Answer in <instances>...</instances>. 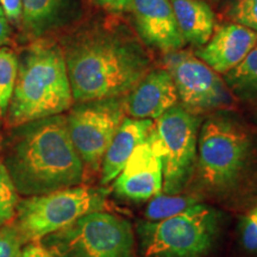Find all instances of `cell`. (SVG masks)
I'll use <instances>...</instances> for the list:
<instances>
[{
	"label": "cell",
	"instance_id": "21",
	"mask_svg": "<svg viewBox=\"0 0 257 257\" xmlns=\"http://www.w3.org/2000/svg\"><path fill=\"white\" fill-rule=\"evenodd\" d=\"M17 189L0 160V227L11 223L19 202Z\"/></svg>",
	"mask_w": 257,
	"mask_h": 257
},
{
	"label": "cell",
	"instance_id": "10",
	"mask_svg": "<svg viewBox=\"0 0 257 257\" xmlns=\"http://www.w3.org/2000/svg\"><path fill=\"white\" fill-rule=\"evenodd\" d=\"M165 64L181 106L191 113L200 115L232 107L233 94L226 83L195 54L184 49L170 51Z\"/></svg>",
	"mask_w": 257,
	"mask_h": 257
},
{
	"label": "cell",
	"instance_id": "5",
	"mask_svg": "<svg viewBox=\"0 0 257 257\" xmlns=\"http://www.w3.org/2000/svg\"><path fill=\"white\" fill-rule=\"evenodd\" d=\"M226 216L207 202L167 219L142 220L137 224L138 251L141 257H207L223 232Z\"/></svg>",
	"mask_w": 257,
	"mask_h": 257
},
{
	"label": "cell",
	"instance_id": "15",
	"mask_svg": "<svg viewBox=\"0 0 257 257\" xmlns=\"http://www.w3.org/2000/svg\"><path fill=\"white\" fill-rule=\"evenodd\" d=\"M154 126L152 119L125 117L106 150L100 167V182L107 185L119 175L135 149L149 136Z\"/></svg>",
	"mask_w": 257,
	"mask_h": 257
},
{
	"label": "cell",
	"instance_id": "27",
	"mask_svg": "<svg viewBox=\"0 0 257 257\" xmlns=\"http://www.w3.org/2000/svg\"><path fill=\"white\" fill-rule=\"evenodd\" d=\"M19 257H54L42 245L41 242H31L25 244Z\"/></svg>",
	"mask_w": 257,
	"mask_h": 257
},
{
	"label": "cell",
	"instance_id": "1",
	"mask_svg": "<svg viewBox=\"0 0 257 257\" xmlns=\"http://www.w3.org/2000/svg\"><path fill=\"white\" fill-rule=\"evenodd\" d=\"M74 102L124 96L152 69V59L125 28L93 25L64 41Z\"/></svg>",
	"mask_w": 257,
	"mask_h": 257
},
{
	"label": "cell",
	"instance_id": "6",
	"mask_svg": "<svg viewBox=\"0 0 257 257\" xmlns=\"http://www.w3.org/2000/svg\"><path fill=\"white\" fill-rule=\"evenodd\" d=\"M40 242L54 257H136L133 225L105 211L85 214Z\"/></svg>",
	"mask_w": 257,
	"mask_h": 257
},
{
	"label": "cell",
	"instance_id": "17",
	"mask_svg": "<svg viewBox=\"0 0 257 257\" xmlns=\"http://www.w3.org/2000/svg\"><path fill=\"white\" fill-rule=\"evenodd\" d=\"M176 24L186 43L202 47L214 31V15L204 0H170Z\"/></svg>",
	"mask_w": 257,
	"mask_h": 257
},
{
	"label": "cell",
	"instance_id": "19",
	"mask_svg": "<svg viewBox=\"0 0 257 257\" xmlns=\"http://www.w3.org/2000/svg\"><path fill=\"white\" fill-rule=\"evenodd\" d=\"M202 199L194 193H180V194H165L160 193L150 199L144 211L146 220L159 221L181 213L201 202Z\"/></svg>",
	"mask_w": 257,
	"mask_h": 257
},
{
	"label": "cell",
	"instance_id": "4",
	"mask_svg": "<svg viewBox=\"0 0 257 257\" xmlns=\"http://www.w3.org/2000/svg\"><path fill=\"white\" fill-rule=\"evenodd\" d=\"M62 47L37 38L18 56L17 80L6 110L10 127L62 114L73 106Z\"/></svg>",
	"mask_w": 257,
	"mask_h": 257
},
{
	"label": "cell",
	"instance_id": "13",
	"mask_svg": "<svg viewBox=\"0 0 257 257\" xmlns=\"http://www.w3.org/2000/svg\"><path fill=\"white\" fill-rule=\"evenodd\" d=\"M256 44V31L230 22L219 25L195 55L217 74L225 75L238 66Z\"/></svg>",
	"mask_w": 257,
	"mask_h": 257
},
{
	"label": "cell",
	"instance_id": "16",
	"mask_svg": "<svg viewBox=\"0 0 257 257\" xmlns=\"http://www.w3.org/2000/svg\"><path fill=\"white\" fill-rule=\"evenodd\" d=\"M78 11V0H22V25L35 40L68 24Z\"/></svg>",
	"mask_w": 257,
	"mask_h": 257
},
{
	"label": "cell",
	"instance_id": "7",
	"mask_svg": "<svg viewBox=\"0 0 257 257\" xmlns=\"http://www.w3.org/2000/svg\"><path fill=\"white\" fill-rule=\"evenodd\" d=\"M106 206V189L79 185L22 199L12 223L24 244L40 242L80 217L104 211Z\"/></svg>",
	"mask_w": 257,
	"mask_h": 257
},
{
	"label": "cell",
	"instance_id": "18",
	"mask_svg": "<svg viewBox=\"0 0 257 257\" xmlns=\"http://www.w3.org/2000/svg\"><path fill=\"white\" fill-rule=\"evenodd\" d=\"M224 82L240 99L257 98V44L238 66L225 74Z\"/></svg>",
	"mask_w": 257,
	"mask_h": 257
},
{
	"label": "cell",
	"instance_id": "20",
	"mask_svg": "<svg viewBox=\"0 0 257 257\" xmlns=\"http://www.w3.org/2000/svg\"><path fill=\"white\" fill-rule=\"evenodd\" d=\"M18 56L8 47L0 48V117L5 115L17 80Z\"/></svg>",
	"mask_w": 257,
	"mask_h": 257
},
{
	"label": "cell",
	"instance_id": "26",
	"mask_svg": "<svg viewBox=\"0 0 257 257\" xmlns=\"http://www.w3.org/2000/svg\"><path fill=\"white\" fill-rule=\"evenodd\" d=\"M0 6L8 21L18 23L22 19V0H0Z\"/></svg>",
	"mask_w": 257,
	"mask_h": 257
},
{
	"label": "cell",
	"instance_id": "22",
	"mask_svg": "<svg viewBox=\"0 0 257 257\" xmlns=\"http://www.w3.org/2000/svg\"><path fill=\"white\" fill-rule=\"evenodd\" d=\"M226 16L233 23L257 32V0H233L226 10Z\"/></svg>",
	"mask_w": 257,
	"mask_h": 257
},
{
	"label": "cell",
	"instance_id": "23",
	"mask_svg": "<svg viewBox=\"0 0 257 257\" xmlns=\"http://www.w3.org/2000/svg\"><path fill=\"white\" fill-rule=\"evenodd\" d=\"M238 236L242 248L246 252L257 255V205L240 218Z\"/></svg>",
	"mask_w": 257,
	"mask_h": 257
},
{
	"label": "cell",
	"instance_id": "3",
	"mask_svg": "<svg viewBox=\"0 0 257 257\" xmlns=\"http://www.w3.org/2000/svg\"><path fill=\"white\" fill-rule=\"evenodd\" d=\"M192 193L225 205L257 193V147L233 112H213L201 123Z\"/></svg>",
	"mask_w": 257,
	"mask_h": 257
},
{
	"label": "cell",
	"instance_id": "25",
	"mask_svg": "<svg viewBox=\"0 0 257 257\" xmlns=\"http://www.w3.org/2000/svg\"><path fill=\"white\" fill-rule=\"evenodd\" d=\"M93 2L106 11L112 14H121L133 10L134 0H93Z\"/></svg>",
	"mask_w": 257,
	"mask_h": 257
},
{
	"label": "cell",
	"instance_id": "9",
	"mask_svg": "<svg viewBox=\"0 0 257 257\" xmlns=\"http://www.w3.org/2000/svg\"><path fill=\"white\" fill-rule=\"evenodd\" d=\"M67 118L69 136L85 170L95 173L125 118V95L75 102Z\"/></svg>",
	"mask_w": 257,
	"mask_h": 257
},
{
	"label": "cell",
	"instance_id": "11",
	"mask_svg": "<svg viewBox=\"0 0 257 257\" xmlns=\"http://www.w3.org/2000/svg\"><path fill=\"white\" fill-rule=\"evenodd\" d=\"M113 181L115 195L128 201L143 202L162 193V159L149 136L135 149Z\"/></svg>",
	"mask_w": 257,
	"mask_h": 257
},
{
	"label": "cell",
	"instance_id": "8",
	"mask_svg": "<svg viewBox=\"0 0 257 257\" xmlns=\"http://www.w3.org/2000/svg\"><path fill=\"white\" fill-rule=\"evenodd\" d=\"M201 115L176 104L157 118L149 134L162 159L165 194H180L189 186L198 156Z\"/></svg>",
	"mask_w": 257,
	"mask_h": 257
},
{
	"label": "cell",
	"instance_id": "14",
	"mask_svg": "<svg viewBox=\"0 0 257 257\" xmlns=\"http://www.w3.org/2000/svg\"><path fill=\"white\" fill-rule=\"evenodd\" d=\"M178 93L166 68L150 69L125 95V112L137 119H157L178 104Z\"/></svg>",
	"mask_w": 257,
	"mask_h": 257
},
{
	"label": "cell",
	"instance_id": "24",
	"mask_svg": "<svg viewBox=\"0 0 257 257\" xmlns=\"http://www.w3.org/2000/svg\"><path fill=\"white\" fill-rule=\"evenodd\" d=\"M24 245L12 221L0 227V257H19Z\"/></svg>",
	"mask_w": 257,
	"mask_h": 257
},
{
	"label": "cell",
	"instance_id": "28",
	"mask_svg": "<svg viewBox=\"0 0 257 257\" xmlns=\"http://www.w3.org/2000/svg\"><path fill=\"white\" fill-rule=\"evenodd\" d=\"M10 34H11V29H10L9 21L4 11H3L2 6H0V47L9 43Z\"/></svg>",
	"mask_w": 257,
	"mask_h": 257
},
{
	"label": "cell",
	"instance_id": "2",
	"mask_svg": "<svg viewBox=\"0 0 257 257\" xmlns=\"http://www.w3.org/2000/svg\"><path fill=\"white\" fill-rule=\"evenodd\" d=\"M2 152L3 165L24 198L79 186L85 178L63 114L10 127Z\"/></svg>",
	"mask_w": 257,
	"mask_h": 257
},
{
	"label": "cell",
	"instance_id": "12",
	"mask_svg": "<svg viewBox=\"0 0 257 257\" xmlns=\"http://www.w3.org/2000/svg\"><path fill=\"white\" fill-rule=\"evenodd\" d=\"M131 11L138 34L148 46L166 54L185 47L170 0H134Z\"/></svg>",
	"mask_w": 257,
	"mask_h": 257
}]
</instances>
